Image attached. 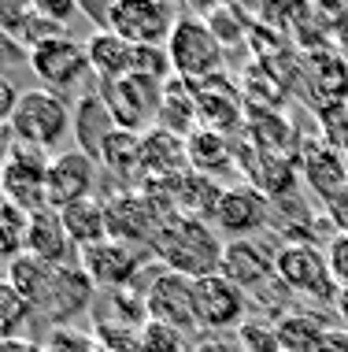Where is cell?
Returning a JSON list of instances; mask_svg holds the SVG:
<instances>
[{"label": "cell", "mask_w": 348, "mask_h": 352, "mask_svg": "<svg viewBox=\"0 0 348 352\" xmlns=\"http://www.w3.org/2000/svg\"><path fill=\"white\" fill-rule=\"evenodd\" d=\"M330 330L334 327L323 316H315V311H286V316H278L281 352H318Z\"/></svg>", "instance_id": "obj_27"}, {"label": "cell", "mask_w": 348, "mask_h": 352, "mask_svg": "<svg viewBox=\"0 0 348 352\" xmlns=\"http://www.w3.org/2000/svg\"><path fill=\"white\" fill-rule=\"evenodd\" d=\"M237 345H241V352H281L278 319L248 316V319H244V327L237 330Z\"/></svg>", "instance_id": "obj_29"}, {"label": "cell", "mask_w": 348, "mask_h": 352, "mask_svg": "<svg viewBox=\"0 0 348 352\" xmlns=\"http://www.w3.org/2000/svg\"><path fill=\"white\" fill-rule=\"evenodd\" d=\"M270 223V197L256 186H227L222 201L211 215V226L222 234V241H248L259 237Z\"/></svg>", "instance_id": "obj_13"}, {"label": "cell", "mask_w": 348, "mask_h": 352, "mask_svg": "<svg viewBox=\"0 0 348 352\" xmlns=\"http://www.w3.org/2000/svg\"><path fill=\"white\" fill-rule=\"evenodd\" d=\"M26 63H30V71L37 74L41 89L56 93V97H67V93H74L86 78H93L89 52H86V45L74 41V37H56V41L37 45V49L26 52Z\"/></svg>", "instance_id": "obj_8"}, {"label": "cell", "mask_w": 348, "mask_h": 352, "mask_svg": "<svg viewBox=\"0 0 348 352\" xmlns=\"http://www.w3.org/2000/svg\"><path fill=\"white\" fill-rule=\"evenodd\" d=\"M204 23H208L211 34L222 41V49H237L252 30V26H244L237 8H208V12H204Z\"/></svg>", "instance_id": "obj_30"}, {"label": "cell", "mask_w": 348, "mask_h": 352, "mask_svg": "<svg viewBox=\"0 0 348 352\" xmlns=\"http://www.w3.org/2000/svg\"><path fill=\"white\" fill-rule=\"evenodd\" d=\"M300 175L308 178V186L326 204H334L337 197L348 193V156L337 152L334 145H308L304 156H300Z\"/></svg>", "instance_id": "obj_19"}, {"label": "cell", "mask_w": 348, "mask_h": 352, "mask_svg": "<svg viewBox=\"0 0 348 352\" xmlns=\"http://www.w3.org/2000/svg\"><path fill=\"white\" fill-rule=\"evenodd\" d=\"M60 219H63V230L74 241V249L86 252L93 245L108 241L111 230H108V208L100 197H89V201H78V204H67L60 208Z\"/></svg>", "instance_id": "obj_24"}, {"label": "cell", "mask_w": 348, "mask_h": 352, "mask_svg": "<svg viewBox=\"0 0 348 352\" xmlns=\"http://www.w3.org/2000/svg\"><path fill=\"white\" fill-rule=\"evenodd\" d=\"M26 319H34L30 304L23 300V293H19L12 282L0 278V327L8 330V338H12L19 327H26Z\"/></svg>", "instance_id": "obj_31"}, {"label": "cell", "mask_w": 348, "mask_h": 352, "mask_svg": "<svg viewBox=\"0 0 348 352\" xmlns=\"http://www.w3.org/2000/svg\"><path fill=\"white\" fill-rule=\"evenodd\" d=\"M278 285L304 300L315 304H330L341 300V285H337L334 271H330V256L318 252L308 241H289L278 245Z\"/></svg>", "instance_id": "obj_6"}, {"label": "cell", "mask_w": 348, "mask_h": 352, "mask_svg": "<svg viewBox=\"0 0 348 352\" xmlns=\"http://www.w3.org/2000/svg\"><path fill=\"white\" fill-rule=\"evenodd\" d=\"M159 130L167 134H178V138H189L196 126H200V111H196V93L189 82L182 78H171L163 89V108H159Z\"/></svg>", "instance_id": "obj_26"}, {"label": "cell", "mask_w": 348, "mask_h": 352, "mask_svg": "<svg viewBox=\"0 0 348 352\" xmlns=\"http://www.w3.org/2000/svg\"><path fill=\"white\" fill-rule=\"evenodd\" d=\"M4 278L23 293L34 319H45L49 327L60 330L63 322H71L78 311L89 308V297L97 289L78 263L74 267H52V263H41L34 256H19L15 263H8Z\"/></svg>", "instance_id": "obj_1"}, {"label": "cell", "mask_w": 348, "mask_h": 352, "mask_svg": "<svg viewBox=\"0 0 348 352\" xmlns=\"http://www.w3.org/2000/svg\"><path fill=\"white\" fill-rule=\"evenodd\" d=\"M318 352H348V330H330V334H326V341H323V349Z\"/></svg>", "instance_id": "obj_39"}, {"label": "cell", "mask_w": 348, "mask_h": 352, "mask_svg": "<svg viewBox=\"0 0 348 352\" xmlns=\"http://www.w3.org/2000/svg\"><path fill=\"white\" fill-rule=\"evenodd\" d=\"M37 4V12H41L45 19H52V23H60V26H67L74 12H78V4L74 0H34Z\"/></svg>", "instance_id": "obj_36"}, {"label": "cell", "mask_w": 348, "mask_h": 352, "mask_svg": "<svg viewBox=\"0 0 348 352\" xmlns=\"http://www.w3.org/2000/svg\"><path fill=\"white\" fill-rule=\"evenodd\" d=\"M26 256L41 263H52V267H74L78 263V249L63 230V219L56 208H45V212L30 215V230H26Z\"/></svg>", "instance_id": "obj_17"}, {"label": "cell", "mask_w": 348, "mask_h": 352, "mask_svg": "<svg viewBox=\"0 0 348 352\" xmlns=\"http://www.w3.org/2000/svg\"><path fill=\"white\" fill-rule=\"evenodd\" d=\"M178 8L167 0H111L108 30L130 45H167L178 23Z\"/></svg>", "instance_id": "obj_9"}, {"label": "cell", "mask_w": 348, "mask_h": 352, "mask_svg": "<svg viewBox=\"0 0 348 352\" xmlns=\"http://www.w3.org/2000/svg\"><path fill=\"white\" fill-rule=\"evenodd\" d=\"M219 274L252 297V293H259V289H267V285L278 282V249H270L259 237L227 241V256H222Z\"/></svg>", "instance_id": "obj_15"}, {"label": "cell", "mask_w": 348, "mask_h": 352, "mask_svg": "<svg viewBox=\"0 0 348 352\" xmlns=\"http://www.w3.org/2000/svg\"><path fill=\"white\" fill-rule=\"evenodd\" d=\"M141 170L145 182H171L189 170V152H185V138L167 134V130H148L141 134Z\"/></svg>", "instance_id": "obj_18"}, {"label": "cell", "mask_w": 348, "mask_h": 352, "mask_svg": "<svg viewBox=\"0 0 348 352\" xmlns=\"http://www.w3.org/2000/svg\"><path fill=\"white\" fill-rule=\"evenodd\" d=\"M108 208V230L115 241H126V245H141V249L152 252V241L163 226V215L159 208L148 201L141 189H115V193L104 201Z\"/></svg>", "instance_id": "obj_12"}, {"label": "cell", "mask_w": 348, "mask_h": 352, "mask_svg": "<svg viewBox=\"0 0 348 352\" xmlns=\"http://www.w3.org/2000/svg\"><path fill=\"white\" fill-rule=\"evenodd\" d=\"M86 52H89V67H93V78L100 82H119L126 74H134V45L122 41L119 34L111 30H97L86 41Z\"/></svg>", "instance_id": "obj_23"}, {"label": "cell", "mask_w": 348, "mask_h": 352, "mask_svg": "<svg viewBox=\"0 0 348 352\" xmlns=\"http://www.w3.org/2000/svg\"><path fill=\"white\" fill-rule=\"evenodd\" d=\"M244 319H248V293L244 289H237L222 274L196 282V322L204 334H227V330L237 334Z\"/></svg>", "instance_id": "obj_14"}, {"label": "cell", "mask_w": 348, "mask_h": 352, "mask_svg": "<svg viewBox=\"0 0 348 352\" xmlns=\"http://www.w3.org/2000/svg\"><path fill=\"white\" fill-rule=\"evenodd\" d=\"M237 349H241L237 341H230L222 334H204V338H196V345H193V352H237Z\"/></svg>", "instance_id": "obj_38"}, {"label": "cell", "mask_w": 348, "mask_h": 352, "mask_svg": "<svg viewBox=\"0 0 348 352\" xmlns=\"http://www.w3.org/2000/svg\"><path fill=\"white\" fill-rule=\"evenodd\" d=\"M185 152H189V170L208 175L215 182L237 167V148L230 145L227 134H219V130H211V126H196L193 134L185 138Z\"/></svg>", "instance_id": "obj_21"}, {"label": "cell", "mask_w": 348, "mask_h": 352, "mask_svg": "<svg viewBox=\"0 0 348 352\" xmlns=\"http://www.w3.org/2000/svg\"><path fill=\"white\" fill-rule=\"evenodd\" d=\"M19 100H23V93H19V85L8 78V74H0V122H12Z\"/></svg>", "instance_id": "obj_37"}, {"label": "cell", "mask_w": 348, "mask_h": 352, "mask_svg": "<svg viewBox=\"0 0 348 352\" xmlns=\"http://www.w3.org/2000/svg\"><path fill=\"white\" fill-rule=\"evenodd\" d=\"M8 126L15 134V145L52 152L67 141L71 126H74V111H71L67 97H56L49 89H23V100H19Z\"/></svg>", "instance_id": "obj_4"}, {"label": "cell", "mask_w": 348, "mask_h": 352, "mask_svg": "<svg viewBox=\"0 0 348 352\" xmlns=\"http://www.w3.org/2000/svg\"><path fill=\"white\" fill-rule=\"evenodd\" d=\"M222 256H227V241L215 230L208 219L193 215H171L163 219L156 241H152V260L159 267L185 274V278L200 282L222 271Z\"/></svg>", "instance_id": "obj_2"}, {"label": "cell", "mask_w": 348, "mask_h": 352, "mask_svg": "<svg viewBox=\"0 0 348 352\" xmlns=\"http://www.w3.org/2000/svg\"><path fill=\"white\" fill-rule=\"evenodd\" d=\"M30 15H34V4H26V0H0V30L15 37V41L23 37Z\"/></svg>", "instance_id": "obj_33"}, {"label": "cell", "mask_w": 348, "mask_h": 352, "mask_svg": "<svg viewBox=\"0 0 348 352\" xmlns=\"http://www.w3.org/2000/svg\"><path fill=\"white\" fill-rule=\"evenodd\" d=\"M49 152H37L26 145H15L12 156L0 167V197L23 208L26 215H37L49 208Z\"/></svg>", "instance_id": "obj_7"}, {"label": "cell", "mask_w": 348, "mask_h": 352, "mask_svg": "<svg viewBox=\"0 0 348 352\" xmlns=\"http://www.w3.org/2000/svg\"><path fill=\"white\" fill-rule=\"evenodd\" d=\"M326 256H330V271H334L337 285H341V293H348V234L345 230L330 241Z\"/></svg>", "instance_id": "obj_34"}, {"label": "cell", "mask_w": 348, "mask_h": 352, "mask_svg": "<svg viewBox=\"0 0 348 352\" xmlns=\"http://www.w3.org/2000/svg\"><path fill=\"white\" fill-rule=\"evenodd\" d=\"M19 63L30 67V63H26V49L15 41V37H8L4 30H0V74H8L12 67H19Z\"/></svg>", "instance_id": "obj_35"}, {"label": "cell", "mask_w": 348, "mask_h": 352, "mask_svg": "<svg viewBox=\"0 0 348 352\" xmlns=\"http://www.w3.org/2000/svg\"><path fill=\"white\" fill-rule=\"evenodd\" d=\"M97 178H100V164L93 156L78 148L56 152L49 164V208H67L78 201L97 197Z\"/></svg>", "instance_id": "obj_16"}, {"label": "cell", "mask_w": 348, "mask_h": 352, "mask_svg": "<svg viewBox=\"0 0 348 352\" xmlns=\"http://www.w3.org/2000/svg\"><path fill=\"white\" fill-rule=\"evenodd\" d=\"M152 260V252L141 249V245H126V241H115V237H108V241L93 245V249L78 252V267L89 274L93 285H100V289H130V285L137 282V274L145 271V263Z\"/></svg>", "instance_id": "obj_11"}, {"label": "cell", "mask_w": 348, "mask_h": 352, "mask_svg": "<svg viewBox=\"0 0 348 352\" xmlns=\"http://www.w3.org/2000/svg\"><path fill=\"white\" fill-rule=\"evenodd\" d=\"M97 164L104 175L115 178L119 189H141L145 186V170H141V134L115 130V134L104 141Z\"/></svg>", "instance_id": "obj_22"}, {"label": "cell", "mask_w": 348, "mask_h": 352, "mask_svg": "<svg viewBox=\"0 0 348 352\" xmlns=\"http://www.w3.org/2000/svg\"><path fill=\"white\" fill-rule=\"evenodd\" d=\"M26 230L30 215L0 197V263H15L19 256H26Z\"/></svg>", "instance_id": "obj_28"}, {"label": "cell", "mask_w": 348, "mask_h": 352, "mask_svg": "<svg viewBox=\"0 0 348 352\" xmlns=\"http://www.w3.org/2000/svg\"><path fill=\"white\" fill-rule=\"evenodd\" d=\"M141 297H145V311L152 322L174 327V330H182V334L200 330V322H196V282L193 278L159 267L152 278H148Z\"/></svg>", "instance_id": "obj_10"}, {"label": "cell", "mask_w": 348, "mask_h": 352, "mask_svg": "<svg viewBox=\"0 0 348 352\" xmlns=\"http://www.w3.org/2000/svg\"><path fill=\"white\" fill-rule=\"evenodd\" d=\"M163 89L167 82L145 78V74H126L119 82H100L97 93L108 104L111 119L119 130L130 134H148L159 122V108H163Z\"/></svg>", "instance_id": "obj_5"}, {"label": "cell", "mask_w": 348, "mask_h": 352, "mask_svg": "<svg viewBox=\"0 0 348 352\" xmlns=\"http://www.w3.org/2000/svg\"><path fill=\"white\" fill-rule=\"evenodd\" d=\"M193 93H196L200 126H211V130H219V134H227L230 122L241 119V111H237V93H233V85L222 78V74H215V78H208V82H196Z\"/></svg>", "instance_id": "obj_25"}, {"label": "cell", "mask_w": 348, "mask_h": 352, "mask_svg": "<svg viewBox=\"0 0 348 352\" xmlns=\"http://www.w3.org/2000/svg\"><path fill=\"white\" fill-rule=\"evenodd\" d=\"M141 352H193V349L185 345L182 330L148 319L145 327H141Z\"/></svg>", "instance_id": "obj_32"}, {"label": "cell", "mask_w": 348, "mask_h": 352, "mask_svg": "<svg viewBox=\"0 0 348 352\" xmlns=\"http://www.w3.org/2000/svg\"><path fill=\"white\" fill-rule=\"evenodd\" d=\"M115 130H119L115 119H111L108 104L100 100L97 89L82 93V97L74 100V126H71V134H74V148H78V152H86V156L97 160L100 148H104V141L115 134Z\"/></svg>", "instance_id": "obj_20"}, {"label": "cell", "mask_w": 348, "mask_h": 352, "mask_svg": "<svg viewBox=\"0 0 348 352\" xmlns=\"http://www.w3.org/2000/svg\"><path fill=\"white\" fill-rule=\"evenodd\" d=\"M4 338H8V330H4V327H0V341H4Z\"/></svg>", "instance_id": "obj_40"}, {"label": "cell", "mask_w": 348, "mask_h": 352, "mask_svg": "<svg viewBox=\"0 0 348 352\" xmlns=\"http://www.w3.org/2000/svg\"><path fill=\"white\" fill-rule=\"evenodd\" d=\"M167 56H171L174 78L182 82H208L215 74H222L227 67V49L222 41L211 34V26L204 23L200 12H182L174 23V34L167 41Z\"/></svg>", "instance_id": "obj_3"}]
</instances>
